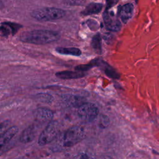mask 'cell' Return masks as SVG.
Here are the masks:
<instances>
[{
    "instance_id": "cell-1",
    "label": "cell",
    "mask_w": 159,
    "mask_h": 159,
    "mask_svg": "<svg viewBox=\"0 0 159 159\" xmlns=\"http://www.w3.org/2000/svg\"><path fill=\"white\" fill-rule=\"evenodd\" d=\"M60 35L56 31L50 30H33L25 31L20 35V40L28 43L45 45L57 41Z\"/></svg>"
},
{
    "instance_id": "cell-2",
    "label": "cell",
    "mask_w": 159,
    "mask_h": 159,
    "mask_svg": "<svg viewBox=\"0 0 159 159\" xmlns=\"http://www.w3.org/2000/svg\"><path fill=\"white\" fill-rule=\"evenodd\" d=\"M86 134L84 129L81 126L75 125L70 127L63 134L57 136L59 145L62 147H71L85 137Z\"/></svg>"
},
{
    "instance_id": "cell-3",
    "label": "cell",
    "mask_w": 159,
    "mask_h": 159,
    "mask_svg": "<svg viewBox=\"0 0 159 159\" xmlns=\"http://www.w3.org/2000/svg\"><path fill=\"white\" fill-rule=\"evenodd\" d=\"M65 11L56 7H42L34 9L30 13L31 16L39 21H50L57 20L65 16Z\"/></svg>"
},
{
    "instance_id": "cell-4",
    "label": "cell",
    "mask_w": 159,
    "mask_h": 159,
    "mask_svg": "<svg viewBox=\"0 0 159 159\" xmlns=\"http://www.w3.org/2000/svg\"><path fill=\"white\" fill-rule=\"evenodd\" d=\"M59 135L58 125L57 121H50L39 135L38 143L40 146L45 145L53 140Z\"/></svg>"
},
{
    "instance_id": "cell-5",
    "label": "cell",
    "mask_w": 159,
    "mask_h": 159,
    "mask_svg": "<svg viewBox=\"0 0 159 159\" xmlns=\"http://www.w3.org/2000/svg\"><path fill=\"white\" fill-rule=\"evenodd\" d=\"M78 116L83 120L91 122L94 120L99 114L98 107L90 102H84L78 109Z\"/></svg>"
},
{
    "instance_id": "cell-6",
    "label": "cell",
    "mask_w": 159,
    "mask_h": 159,
    "mask_svg": "<svg viewBox=\"0 0 159 159\" xmlns=\"http://www.w3.org/2000/svg\"><path fill=\"white\" fill-rule=\"evenodd\" d=\"M103 20L106 27L111 31L117 32L121 28V23L119 17L116 16L113 11H110L109 9H106L104 12Z\"/></svg>"
},
{
    "instance_id": "cell-7",
    "label": "cell",
    "mask_w": 159,
    "mask_h": 159,
    "mask_svg": "<svg viewBox=\"0 0 159 159\" xmlns=\"http://www.w3.org/2000/svg\"><path fill=\"white\" fill-rule=\"evenodd\" d=\"M22 26L20 24L5 22L0 24V35L2 37H8L9 35H14Z\"/></svg>"
},
{
    "instance_id": "cell-8",
    "label": "cell",
    "mask_w": 159,
    "mask_h": 159,
    "mask_svg": "<svg viewBox=\"0 0 159 159\" xmlns=\"http://www.w3.org/2000/svg\"><path fill=\"white\" fill-rule=\"evenodd\" d=\"M119 7L118 17L123 23L125 24L133 15L134 5L132 3H127Z\"/></svg>"
},
{
    "instance_id": "cell-9",
    "label": "cell",
    "mask_w": 159,
    "mask_h": 159,
    "mask_svg": "<svg viewBox=\"0 0 159 159\" xmlns=\"http://www.w3.org/2000/svg\"><path fill=\"white\" fill-rule=\"evenodd\" d=\"M63 101L69 107H78L84 103V99L78 95L66 94L61 96Z\"/></svg>"
},
{
    "instance_id": "cell-10",
    "label": "cell",
    "mask_w": 159,
    "mask_h": 159,
    "mask_svg": "<svg viewBox=\"0 0 159 159\" xmlns=\"http://www.w3.org/2000/svg\"><path fill=\"white\" fill-rule=\"evenodd\" d=\"M86 75L84 71H61L55 73V76L61 80H73L78 79L84 77Z\"/></svg>"
},
{
    "instance_id": "cell-11",
    "label": "cell",
    "mask_w": 159,
    "mask_h": 159,
    "mask_svg": "<svg viewBox=\"0 0 159 159\" xmlns=\"http://www.w3.org/2000/svg\"><path fill=\"white\" fill-rule=\"evenodd\" d=\"M37 134L36 127L34 125H31L27 127L22 132L19 140L20 142L27 143L32 142L35 137Z\"/></svg>"
},
{
    "instance_id": "cell-12",
    "label": "cell",
    "mask_w": 159,
    "mask_h": 159,
    "mask_svg": "<svg viewBox=\"0 0 159 159\" xmlns=\"http://www.w3.org/2000/svg\"><path fill=\"white\" fill-rule=\"evenodd\" d=\"M53 116V112L49 109L40 107L37 109L35 112V117L38 121L45 122L50 120Z\"/></svg>"
},
{
    "instance_id": "cell-13",
    "label": "cell",
    "mask_w": 159,
    "mask_h": 159,
    "mask_svg": "<svg viewBox=\"0 0 159 159\" xmlns=\"http://www.w3.org/2000/svg\"><path fill=\"white\" fill-rule=\"evenodd\" d=\"M19 129L16 126H12L9 128L2 135L0 136V149L7 143L17 133Z\"/></svg>"
},
{
    "instance_id": "cell-14",
    "label": "cell",
    "mask_w": 159,
    "mask_h": 159,
    "mask_svg": "<svg viewBox=\"0 0 159 159\" xmlns=\"http://www.w3.org/2000/svg\"><path fill=\"white\" fill-rule=\"evenodd\" d=\"M103 7V4L99 2H91L86 6L81 14L83 16H89L99 13Z\"/></svg>"
},
{
    "instance_id": "cell-15",
    "label": "cell",
    "mask_w": 159,
    "mask_h": 159,
    "mask_svg": "<svg viewBox=\"0 0 159 159\" xmlns=\"http://www.w3.org/2000/svg\"><path fill=\"white\" fill-rule=\"evenodd\" d=\"M55 51L61 55H71L74 57H79L81 55V51L76 47H57Z\"/></svg>"
},
{
    "instance_id": "cell-16",
    "label": "cell",
    "mask_w": 159,
    "mask_h": 159,
    "mask_svg": "<svg viewBox=\"0 0 159 159\" xmlns=\"http://www.w3.org/2000/svg\"><path fill=\"white\" fill-rule=\"evenodd\" d=\"M91 46L98 53L101 52V38L99 34H96L92 39Z\"/></svg>"
},
{
    "instance_id": "cell-17",
    "label": "cell",
    "mask_w": 159,
    "mask_h": 159,
    "mask_svg": "<svg viewBox=\"0 0 159 159\" xmlns=\"http://www.w3.org/2000/svg\"><path fill=\"white\" fill-rule=\"evenodd\" d=\"M95 61H93L90 63L86 64V65H78V66H75V70L80 71H84L88 70L90 68H91L92 67H93L95 65H97V63H95Z\"/></svg>"
},
{
    "instance_id": "cell-18",
    "label": "cell",
    "mask_w": 159,
    "mask_h": 159,
    "mask_svg": "<svg viewBox=\"0 0 159 159\" xmlns=\"http://www.w3.org/2000/svg\"><path fill=\"white\" fill-rule=\"evenodd\" d=\"M38 100L43 102H50L52 101L53 97L48 94H39L37 96Z\"/></svg>"
},
{
    "instance_id": "cell-19",
    "label": "cell",
    "mask_w": 159,
    "mask_h": 159,
    "mask_svg": "<svg viewBox=\"0 0 159 159\" xmlns=\"http://www.w3.org/2000/svg\"><path fill=\"white\" fill-rule=\"evenodd\" d=\"M104 71L106 73V75H107L108 76H109L111 78H118V75L116 73V71L114 70V69L111 68L110 66H105V67L104 68Z\"/></svg>"
},
{
    "instance_id": "cell-20",
    "label": "cell",
    "mask_w": 159,
    "mask_h": 159,
    "mask_svg": "<svg viewBox=\"0 0 159 159\" xmlns=\"http://www.w3.org/2000/svg\"><path fill=\"white\" fill-rule=\"evenodd\" d=\"M10 122L8 120H6L0 123V136L2 135L9 128Z\"/></svg>"
},
{
    "instance_id": "cell-21",
    "label": "cell",
    "mask_w": 159,
    "mask_h": 159,
    "mask_svg": "<svg viewBox=\"0 0 159 159\" xmlns=\"http://www.w3.org/2000/svg\"><path fill=\"white\" fill-rule=\"evenodd\" d=\"M85 0H65V2L70 6H80L84 4Z\"/></svg>"
},
{
    "instance_id": "cell-22",
    "label": "cell",
    "mask_w": 159,
    "mask_h": 159,
    "mask_svg": "<svg viewBox=\"0 0 159 159\" xmlns=\"http://www.w3.org/2000/svg\"><path fill=\"white\" fill-rule=\"evenodd\" d=\"M119 0H106V9H109L113 6H114L117 2Z\"/></svg>"
},
{
    "instance_id": "cell-23",
    "label": "cell",
    "mask_w": 159,
    "mask_h": 159,
    "mask_svg": "<svg viewBox=\"0 0 159 159\" xmlns=\"http://www.w3.org/2000/svg\"><path fill=\"white\" fill-rule=\"evenodd\" d=\"M2 7H3V4L2 1L0 0V8H2Z\"/></svg>"
},
{
    "instance_id": "cell-24",
    "label": "cell",
    "mask_w": 159,
    "mask_h": 159,
    "mask_svg": "<svg viewBox=\"0 0 159 159\" xmlns=\"http://www.w3.org/2000/svg\"><path fill=\"white\" fill-rule=\"evenodd\" d=\"M135 2H136V3H137V2H138V0H135Z\"/></svg>"
}]
</instances>
